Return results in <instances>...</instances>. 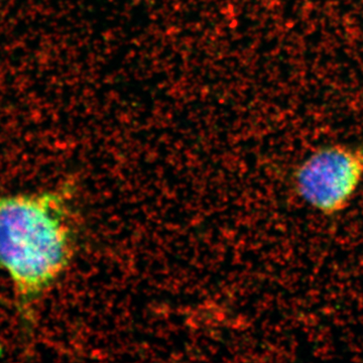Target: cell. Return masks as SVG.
<instances>
[{
  "mask_svg": "<svg viewBox=\"0 0 363 363\" xmlns=\"http://www.w3.org/2000/svg\"><path fill=\"white\" fill-rule=\"evenodd\" d=\"M67 194L66 189L0 194V269L13 286L16 309L28 322L73 255Z\"/></svg>",
  "mask_w": 363,
  "mask_h": 363,
  "instance_id": "6da1fadb",
  "label": "cell"
},
{
  "mask_svg": "<svg viewBox=\"0 0 363 363\" xmlns=\"http://www.w3.org/2000/svg\"><path fill=\"white\" fill-rule=\"evenodd\" d=\"M362 181L363 145H325L306 157L293 174L298 197L325 216L350 206Z\"/></svg>",
  "mask_w": 363,
  "mask_h": 363,
  "instance_id": "7a4b0ae2",
  "label": "cell"
},
{
  "mask_svg": "<svg viewBox=\"0 0 363 363\" xmlns=\"http://www.w3.org/2000/svg\"><path fill=\"white\" fill-rule=\"evenodd\" d=\"M0 306H4V307L6 308H16V305L13 304V302H11V301L9 300L6 297H4V296L0 295Z\"/></svg>",
  "mask_w": 363,
  "mask_h": 363,
  "instance_id": "3957f363",
  "label": "cell"
}]
</instances>
